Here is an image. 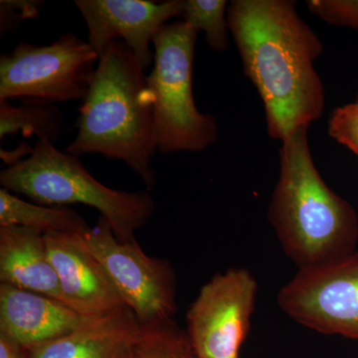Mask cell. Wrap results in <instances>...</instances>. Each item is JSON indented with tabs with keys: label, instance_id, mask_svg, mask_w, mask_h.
Instances as JSON below:
<instances>
[{
	"label": "cell",
	"instance_id": "4fadbf2b",
	"mask_svg": "<svg viewBox=\"0 0 358 358\" xmlns=\"http://www.w3.org/2000/svg\"><path fill=\"white\" fill-rule=\"evenodd\" d=\"M141 333L133 310L124 307L40 346L30 358H133Z\"/></svg>",
	"mask_w": 358,
	"mask_h": 358
},
{
	"label": "cell",
	"instance_id": "7a4b0ae2",
	"mask_svg": "<svg viewBox=\"0 0 358 358\" xmlns=\"http://www.w3.org/2000/svg\"><path fill=\"white\" fill-rule=\"evenodd\" d=\"M308 131L300 127L282 141L279 179L268 210L285 253L299 270L343 258L358 241L357 212L320 176Z\"/></svg>",
	"mask_w": 358,
	"mask_h": 358
},
{
	"label": "cell",
	"instance_id": "8fae6325",
	"mask_svg": "<svg viewBox=\"0 0 358 358\" xmlns=\"http://www.w3.org/2000/svg\"><path fill=\"white\" fill-rule=\"evenodd\" d=\"M49 260L57 274L65 305L87 317H102L127 307L84 235L45 234Z\"/></svg>",
	"mask_w": 358,
	"mask_h": 358
},
{
	"label": "cell",
	"instance_id": "3957f363",
	"mask_svg": "<svg viewBox=\"0 0 358 358\" xmlns=\"http://www.w3.org/2000/svg\"><path fill=\"white\" fill-rule=\"evenodd\" d=\"M76 126V136L66 152L122 160L148 189L155 185L152 160L157 148L147 76L121 40L110 43L99 58Z\"/></svg>",
	"mask_w": 358,
	"mask_h": 358
},
{
	"label": "cell",
	"instance_id": "d6986e66",
	"mask_svg": "<svg viewBox=\"0 0 358 358\" xmlns=\"http://www.w3.org/2000/svg\"><path fill=\"white\" fill-rule=\"evenodd\" d=\"M306 6L329 24L358 31V0H308Z\"/></svg>",
	"mask_w": 358,
	"mask_h": 358
},
{
	"label": "cell",
	"instance_id": "30bf717a",
	"mask_svg": "<svg viewBox=\"0 0 358 358\" xmlns=\"http://www.w3.org/2000/svg\"><path fill=\"white\" fill-rule=\"evenodd\" d=\"M88 27V43L99 58L117 40L133 52L143 72L154 62L150 48L155 35L173 18L181 17L185 0H76Z\"/></svg>",
	"mask_w": 358,
	"mask_h": 358
},
{
	"label": "cell",
	"instance_id": "ba28073f",
	"mask_svg": "<svg viewBox=\"0 0 358 358\" xmlns=\"http://www.w3.org/2000/svg\"><path fill=\"white\" fill-rule=\"evenodd\" d=\"M277 301L301 326L358 341V252L299 270L280 289Z\"/></svg>",
	"mask_w": 358,
	"mask_h": 358
},
{
	"label": "cell",
	"instance_id": "ffe728a7",
	"mask_svg": "<svg viewBox=\"0 0 358 358\" xmlns=\"http://www.w3.org/2000/svg\"><path fill=\"white\" fill-rule=\"evenodd\" d=\"M329 134L358 157V96L355 102L336 108L331 113Z\"/></svg>",
	"mask_w": 358,
	"mask_h": 358
},
{
	"label": "cell",
	"instance_id": "52a82bcc",
	"mask_svg": "<svg viewBox=\"0 0 358 358\" xmlns=\"http://www.w3.org/2000/svg\"><path fill=\"white\" fill-rule=\"evenodd\" d=\"M84 241L141 326L173 320L176 278L169 261L148 256L136 238L120 241L107 219L101 215L95 227L84 235Z\"/></svg>",
	"mask_w": 358,
	"mask_h": 358
},
{
	"label": "cell",
	"instance_id": "7c38bea8",
	"mask_svg": "<svg viewBox=\"0 0 358 358\" xmlns=\"http://www.w3.org/2000/svg\"><path fill=\"white\" fill-rule=\"evenodd\" d=\"M93 319L55 299L0 284V334L27 352L63 338Z\"/></svg>",
	"mask_w": 358,
	"mask_h": 358
},
{
	"label": "cell",
	"instance_id": "8992f818",
	"mask_svg": "<svg viewBox=\"0 0 358 358\" xmlns=\"http://www.w3.org/2000/svg\"><path fill=\"white\" fill-rule=\"evenodd\" d=\"M98 62L91 45L73 33L49 45L21 42L0 56V102L32 99L57 105L82 101Z\"/></svg>",
	"mask_w": 358,
	"mask_h": 358
},
{
	"label": "cell",
	"instance_id": "ac0fdd59",
	"mask_svg": "<svg viewBox=\"0 0 358 358\" xmlns=\"http://www.w3.org/2000/svg\"><path fill=\"white\" fill-rule=\"evenodd\" d=\"M192 355L187 334L171 320L141 326L133 358H189Z\"/></svg>",
	"mask_w": 358,
	"mask_h": 358
},
{
	"label": "cell",
	"instance_id": "9c48e42d",
	"mask_svg": "<svg viewBox=\"0 0 358 358\" xmlns=\"http://www.w3.org/2000/svg\"><path fill=\"white\" fill-rule=\"evenodd\" d=\"M258 285L245 268H230L202 287L187 313L195 357L238 358L248 334Z\"/></svg>",
	"mask_w": 358,
	"mask_h": 358
},
{
	"label": "cell",
	"instance_id": "5bb4252c",
	"mask_svg": "<svg viewBox=\"0 0 358 358\" xmlns=\"http://www.w3.org/2000/svg\"><path fill=\"white\" fill-rule=\"evenodd\" d=\"M0 284L63 301L45 234L22 226H0Z\"/></svg>",
	"mask_w": 358,
	"mask_h": 358
},
{
	"label": "cell",
	"instance_id": "44dd1931",
	"mask_svg": "<svg viewBox=\"0 0 358 358\" xmlns=\"http://www.w3.org/2000/svg\"><path fill=\"white\" fill-rule=\"evenodd\" d=\"M42 0H1L0 1V37L15 34L26 20L38 17Z\"/></svg>",
	"mask_w": 358,
	"mask_h": 358
},
{
	"label": "cell",
	"instance_id": "9a60e30c",
	"mask_svg": "<svg viewBox=\"0 0 358 358\" xmlns=\"http://www.w3.org/2000/svg\"><path fill=\"white\" fill-rule=\"evenodd\" d=\"M0 226H22L48 233L85 235L91 227L75 209L30 203L0 188Z\"/></svg>",
	"mask_w": 358,
	"mask_h": 358
},
{
	"label": "cell",
	"instance_id": "7402d4cb",
	"mask_svg": "<svg viewBox=\"0 0 358 358\" xmlns=\"http://www.w3.org/2000/svg\"><path fill=\"white\" fill-rule=\"evenodd\" d=\"M0 358H30V352L0 334Z\"/></svg>",
	"mask_w": 358,
	"mask_h": 358
},
{
	"label": "cell",
	"instance_id": "6da1fadb",
	"mask_svg": "<svg viewBox=\"0 0 358 358\" xmlns=\"http://www.w3.org/2000/svg\"><path fill=\"white\" fill-rule=\"evenodd\" d=\"M291 0H233L228 26L244 73L262 99L267 133L285 141L319 120L326 106L315 62L324 44Z\"/></svg>",
	"mask_w": 358,
	"mask_h": 358
},
{
	"label": "cell",
	"instance_id": "2e32d148",
	"mask_svg": "<svg viewBox=\"0 0 358 358\" xmlns=\"http://www.w3.org/2000/svg\"><path fill=\"white\" fill-rule=\"evenodd\" d=\"M64 117L56 103L23 99L14 105L11 101L0 102V140L22 134L36 136L38 141L55 143L62 134Z\"/></svg>",
	"mask_w": 358,
	"mask_h": 358
},
{
	"label": "cell",
	"instance_id": "e0dca14e",
	"mask_svg": "<svg viewBox=\"0 0 358 358\" xmlns=\"http://www.w3.org/2000/svg\"><path fill=\"white\" fill-rule=\"evenodd\" d=\"M227 1L225 0H185L181 17L194 31H203L212 50L224 52L229 45Z\"/></svg>",
	"mask_w": 358,
	"mask_h": 358
},
{
	"label": "cell",
	"instance_id": "603a6c76",
	"mask_svg": "<svg viewBox=\"0 0 358 358\" xmlns=\"http://www.w3.org/2000/svg\"><path fill=\"white\" fill-rule=\"evenodd\" d=\"M189 358H200V357H195V355H192V357H190Z\"/></svg>",
	"mask_w": 358,
	"mask_h": 358
},
{
	"label": "cell",
	"instance_id": "5b68a950",
	"mask_svg": "<svg viewBox=\"0 0 358 358\" xmlns=\"http://www.w3.org/2000/svg\"><path fill=\"white\" fill-rule=\"evenodd\" d=\"M199 32L185 21L167 23L155 35L154 67L147 76L155 143L162 155L202 152L217 141V122L200 113L192 74Z\"/></svg>",
	"mask_w": 358,
	"mask_h": 358
},
{
	"label": "cell",
	"instance_id": "277c9868",
	"mask_svg": "<svg viewBox=\"0 0 358 358\" xmlns=\"http://www.w3.org/2000/svg\"><path fill=\"white\" fill-rule=\"evenodd\" d=\"M0 185L46 206L83 204L107 219L120 241L134 239L155 213V200L147 192L113 189L94 178L79 157L58 150L53 143L36 141L26 159L7 164Z\"/></svg>",
	"mask_w": 358,
	"mask_h": 358
}]
</instances>
